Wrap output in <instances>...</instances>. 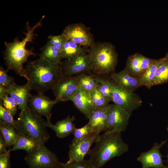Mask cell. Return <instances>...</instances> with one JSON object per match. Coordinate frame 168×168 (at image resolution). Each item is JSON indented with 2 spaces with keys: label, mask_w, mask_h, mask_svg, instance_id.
I'll list each match as a JSON object with an SVG mask.
<instances>
[{
  "label": "cell",
  "mask_w": 168,
  "mask_h": 168,
  "mask_svg": "<svg viewBox=\"0 0 168 168\" xmlns=\"http://www.w3.org/2000/svg\"><path fill=\"white\" fill-rule=\"evenodd\" d=\"M94 147L90 151L89 161L94 168H100L112 158L127 152L128 145L121 133L106 131L98 136Z\"/></svg>",
  "instance_id": "3957f363"
},
{
  "label": "cell",
  "mask_w": 168,
  "mask_h": 168,
  "mask_svg": "<svg viewBox=\"0 0 168 168\" xmlns=\"http://www.w3.org/2000/svg\"></svg>",
  "instance_id": "b9f144b4"
},
{
  "label": "cell",
  "mask_w": 168,
  "mask_h": 168,
  "mask_svg": "<svg viewBox=\"0 0 168 168\" xmlns=\"http://www.w3.org/2000/svg\"><path fill=\"white\" fill-rule=\"evenodd\" d=\"M108 107L95 109L88 118V123L91 126L94 132L100 133L106 131Z\"/></svg>",
  "instance_id": "d6986e66"
},
{
  "label": "cell",
  "mask_w": 168,
  "mask_h": 168,
  "mask_svg": "<svg viewBox=\"0 0 168 168\" xmlns=\"http://www.w3.org/2000/svg\"><path fill=\"white\" fill-rule=\"evenodd\" d=\"M0 122H2L12 125L18 130V123L13 117L3 106L0 101Z\"/></svg>",
  "instance_id": "4dcf8cb0"
},
{
  "label": "cell",
  "mask_w": 168,
  "mask_h": 168,
  "mask_svg": "<svg viewBox=\"0 0 168 168\" xmlns=\"http://www.w3.org/2000/svg\"><path fill=\"white\" fill-rule=\"evenodd\" d=\"M40 50L39 57L44 58L53 63H61L62 58L60 51L48 41L41 48Z\"/></svg>",
  "instance_id": "603a6c76"
},
{
  "label": "cell",
  "mask_w": 168,
  "mask_h": 168,
  "mask_svg": "<svg viewBox=\"0 0 168 168\" xmlns=\"http://www.w3.org/2000/svg\"><path fill=\"white\" fill-rule=\"evenodd\" d=\"M3 106L13 117L15 115L18 106L14 100L8 94L0 98Z\"/></svg>",
  "instance_id": "f546056e"
},
{
  "label": "cell",
  "mask_w": 168,
  "mask_h": 168,
  "mask_svg": "<svg viewBox=\"0 0 168 168\" xmlns=\"http://www.w3.org/2000/svg\"><path fill=\"white\" fill-rule=\"evenodd\" d=\"M111 101L126 110L131 115L133 111L141 105V98L133 92H128L117 85L114 82Z\"/></svg>",
  "instance_id": "ba28073f"
},
{
  "label": "cell",
  "mask_w": 168,
  "mask_h": 168,
  "mask_svg": "<svg viewBox=\"0 0 168 168\" xmlns=\"http://www.w3.org/2000/svg\"><path fill=\"white\" fill-rule=\"evenodd\" d=\"M31 90L27 82L26 84L20 85L13 82L8 89V95L15 101L18 106V109L23 110L28 107V102L32 95L30 93Z\"/></svg>",
  "instance_id": "9a60e30c"
},
{
  "label": "cell",
  "mask_w": 168,
  "mask_h": 168,
  "mask_svg": "<svg viewBox=\"0 0 168 168\" xmlns=\"http://www.w3.org/2000/svg\"><path fill=\"white\" fill-rule=\"evenodd\" d=\"M57 103L55 100H51L44 93H38L31 96L28 105L29 107L38 115L41 117L44 116L47 120L50 121L52 108Z\"/></svg>",
  "instance_id": "4fadbf2b"
},
{
  "label": "cell",
  "mask_w": 168,
  "mask_h": 168,
  "mask_svg": "<svg viewBox=\"0 0 168 168\" xmlns=\"http://www.w3.org/2000/svg\"><path fill=\"white\" fill-rule=\"evenodd\" d=\"M7 71L5 70L2 66L0 67V85L7 89L14 82V78L9 75Z\"/></svg>",
  "instance_id": "d6a6232c"
},
{
  "label": "cell",
  "mask_w": 168,
  "mask_h": 168,
  "mask_svg": "<svg viewBox=\"0 0 168 168\" xmlns=\"http://www.w3.org/2000/svg\"><path fill=\"white\" fill-rule=\"evenodd\" d=\"M167 140L159 144L155 143L150 149L141 153L137 160L141 163L142 168H168L164 165L160 152L161 148Z\"/></svg>",
  "instance_id": "5bb4252c"
},
{
  "label": "cell",
  "mask_w": 168,
  "mask_h": 168,
  "mask_svg": "<svg viewBox=\"0 0 168 168\" xmlns=\"http://www.w3.org/2000/svg\"><path fill=\"white\" fill-rule=\"evenodd\" d=\"M24 159L30 168H64L56 154L44 146L40 144L36 149L27 153Z\"/></svg>",
  "instance_id": "8992f818"
},
{
  "label": "cell",
  "mask_w": 168,
  "mask_h": 168,
  "mask_svg": "<svg viewBox=\"0 0 168 168\" xmlns=\"http://www.w3.org/2000/svg\"><path fill=\"white\" fill-rule=\"evenodd\" d=\"M166 57L168 58V53H167V55Z\"/></svg>",
  "instance_id": "ab89813d"
},
{
  "label": "cell",
  "mask_w": 168,
  "mask_h": 168,
  "mask_svg": "<svg viewBox=\"0 0 168 168\" xmlns=\"http://www.w3.org/2000/svg\"><path fill=\"white\" fill-rule=\"evenodd\" d=\"M100 133L94 132L83 138L71 142L69 147V159L67 163H70L84 159L85 156L88 154L91 146L95 142Z\"/></svg>",
  "instance_id": "30bf717a"
},
{
  "label": "cell",
  "mask_w": 168,
  "mask_h": 168,
  "mask_svg": "<svg viewBox=\"0 0 168 168\" xmlns=\"http://www.w3.org/2000/svg\"><path fill=\"white\" fill-rule=\"evenodd\" d=\"M131 115L126 110L115 104H109L107 110L105 131L124 132L128 126Z\"/></svg>",
  "instance_id": "9c48e42d"
},
{
  "label": "cell",
  "mask_w": 168,
  "mask_h": 168,
  "mask_svg": "<svg viewBox=\"0 0 168 168\" xmlns=\"http://www.w3.org/2000/svg\"><path fill=\"white\" fill-rule=\"evenodd\" d=\"M161 59L155 60L144 73L138 78L141 86H144L150 88L153 86L156 69Z\"/></svg>",
  "instance_id": "d4e9b609"
},
{
  "label": "cell",
  "mask_w": 168,
  "mask_h": 168,
  "mask_svg": "<svg viewBox=\"0 0 168 168\" xmlns=\"http://www.w3.org/2000/svg\"><path fill=\"white\" fill-rule=\"evenodd\" d=\"M40 144L32 138L20 133L11 151L23 150L28 153L36 149Z\"/></svg>",
  "instance_id": "44dd1931"
},
{
  "label": "cell",
  "mask_w": 168,
  "mask_h": 168,
  "mask_svg": "<svg viewBox=\"0 0 168 168\" xmlns=\"http://www.w3.org/2000/svg\"><path fill=\"white\" fill-rule=\"evenodd\" d=\"M65 36L62 34L58 35H50L48 36V41L51 44L57 48L60 53Z\"/></svg>",
  "instance_id": "836d02e7"
},
{
  "label": "cell",
  "mask_w": 168,
  "mask_h": 168,
  "mask_svg": "<svg viewBox=\"0 0 168 168\" xmlns=\"http://www.w3.org/2000/svg\"><path fill=\"white\" fill-rule=\"evenodd\" d=\"M78 89V81L76 76L63 77L52 90L58 103L70 100Z\"/></svg>",
  "instance_id": "7c38bea8"
},
{
  "label": "cell",
  "mask_w": 168,
  "mask_h": 168,
  "mask_svg": "<svg viewBox=\"0 0 168 168\" xmlns=\"http://www.w3.org/2000/svg\"><path fill=\"white\" fill-rule=\"evenodd\" d=\"M61 66L63 77L76 76L91 72V61L88 52L65 59L62 62Z\"/></svg>",
  "instance_id": "52a82bcc"
},
{
  "label": "cell",
  "mask_w": 168,
  "mask_h": 168,
  "mask_svg": "<svg viewBox=\"0 0 168 168\" xmlns=\"http://www.w3.org/2000/svg\"><path fill=\"white\" fill-rule=\"evenodd\" d=\"M111 77L115 83L128 92H133L141 86L138 78L131 75L126 69L118 72L111 73Z\"/></svg>",
  "instance_id": "2e32d148"
},
{
  "label": "cell",
  "mask_w": 168,
  "mask_h": 168,
  "mask_svg": "<svg viewBox=\"0 0 168 168\" xmlns=\"http://www.w3.org/2000/svg\"><path fill=\"white\" fill-rule=\"evenodd\" d=\"M99 82L97 89L105 98L111 101V94L114 82L98 77Z\"/></svg>",
  "instance_id": "83f0119b"
},
{
  "label": "cell",
  "mask_w": 168,
  "mask_h": 168,
  "mask_svg": "<svg viewBox=\"0 0 168 168\" xmlns=\"http://www.w3.org/2000/svg\"><path fill=\"white\" fill-rule=\"evenodd\" d=\"M64 168H94L90 164L88 160L83 159L79 161L65 163Z\"/></svg>",
  "instance_id": "e575fe53"
},
{
  "label": "cell",
  "mask_w": 168,
  "mask_h": 168,
  "mask_svg": "<svg viewBox=\"0 0 168 168\" xmlns=\"http://www.w3.org/2000/svg\"><path fill=\"white\" fill-rule=\"evenodd\" d=\"M0 130L7 147L13 146L20 133L17 129L12 125L0 122Z\"/></svg>",
  "instance_id": "cb8c5ba5"
},
{
  "label": "cell",
  "mask_w": 168,
  "mask_h": 168,
  "mask_svg": "<svg viewBox=\"0 0 168 168\" xmlns=\"http://www.w3.org/2000/svg\"><path fill=\"white\" fill-rule=\"evenodd\" d=\"M75 120L74 116L70 117L69 115L61 120L57 121L55 124L50 121L46 120V125L54 131L56 136L60 138H63L68 135L76 128L73 122Z\"/></svg>",
  "instance_id": "ac0fdd59"
},
{
  "label": "cell",
  "mask_w": 168,
  "mask_h": 168,
  "mask_svg": "<svg viewBox=\"0 0 168 168\" xmlns=\"http://www.w3.org/2000/svg\"><path fill=\"white\" fill-rule=\"evenodd\" d=\"M140 55L132 56L128 62L127 67L125 68L132 76L139 78L142 74L140 67Z\"/></svg>",
  "instance_id": "4316f807"
},
{
  "label": "cell",
  "mask_w": 168,
  "mask_h": 168,
  "mask_svg": "<svg viewBox=\"0 0 168 168\" xmlns=\"http://www.w3.org/2000/svg\"><path fill=\"white\" fill-rule=\"evenodd\" d=\"M87 49L65 37L61 52L62 58L67 59L75 57L88 52L89 49Z\"/></svg>",
  "instance_id": "ffe728a7"
},
{
  "label": "cell",
  "mask_w": 168,
  "mask_h": 168,
  "mask_svg": "<svg viewBox=\"0 0 168 168\" xmlns=\"http://www.w3.org/2000/svg\"><path fill=\"white\" fill-rule=\"evenodd\" d=\"M62 34L66 38L85 47L90 48L95 43L89 29L82 23L68 25Z\"/></svg>",
  "instance_id": "8fae6325"
},
{
  "label": "cell",
  "mask_w": 168,
  "mask_h": 168,
  "mask_svg": "<svg viewBox=\"0 0 168 168\" xmlns=\"http://www.w3.org/2000/svg\"><path fill=\"white\" fill-rule=\"evenodd\" d=\"M167 131L168 132V127L167 128Z\"/></svg>",
  "instance_id": "60d3db41"
},
{
  "label": "cell",
  "mask_w": 168,
  "mask_h": 168,
  "mask_svg": "<svg viewBox=\"0 0 168 168\" xmlns=\"http://www.w3.org/2000/svg\"><path fill=\"white\" fill-rule=\"evenodd\" d=\"M27 83L31 90L44 93L53 89L63 77L61 64L40 58L28 63L25 68Z\"/></svg>",
  "instance_id": "6da1fadb"
},
{
  "label": "cell",
  "mask_w": 168,
  "mask_h": 168,
  "mask_svg": "<svg viewBox=\"0 0 168 168\" xmlns=\"http://www.w3.org/2000/svg\"><path fill=\"white\" fill-rule=\"evenodd\" d=\"M44 17V16H43L40 21L32 27H30L28 22H27L26 26L27 31L24 33L25 36L22 41L16 38L12 42H5L3 59L7 71L13 70L16 74L27 80L23 64L27 62L30 56H35L36 54L33 52V49H27L26 46L28 42H33V40L35 36H37L35 33V30L36 28L41 26Z\"/></svg>",
  "instance_id": "7a4b0ae2"
},
{
  "label": "cell",
  "mask_w": 168,
  "mask_h": 168,
  "mask_svg": "<svg viewBox=\"0 0 168 168\" xmlns=\"http://www.w3.org/2000/svg\"><path fill=\"white\" fill-rule=\"evenodd\" d=\"M7 147L5 139L0 133V155L6 152Z\"/></svg>",
  "instance_id": "74e56055"
},
{
  "label": "cell",
  "mask_w": 168,
  "mask_h": 168,
  "mask_svg": "<svg viewBox=\"0 0 168 168\" xmlns=\"http://www.w3.org/2000/svg\"><path fill=\"white\" fill-rule=\"evenodd\" d=\"M76 107L87 118H89L95 109L93 106L90 94L80 89L70 100Z\"/></svg>",
  "instance_id": "e0dca14e"
},
{
  "label": "cell",
  "mask_w": 168,
  "mask_h": 168,
  "mask_svg": "<svg viewBox=\"0 0 168 168\" xmlns=\"http://www.w3.org/2000/svg\"><path fill=\"white\" fill-rule=\"evenodd\" d=\"M140 67L142 74L154 60L151 59L141 55L140 56Z\"/></svg>",
  "instance_id": "8d00e7d4"
},
{
  "label": "cell",
  "mask_w": 168,
  "mask_h": 168,
  "mask_svg": "<svg viewBox=\"0 0 168 168\" xmlns=\"http://www.w3.org/2000/svg\"><path fill=\"white\" fill-rule=\"evenodd\" d=\"M91 100L95 109L108 107L110 101L104 97L96 89L90 93Z\"/></svg>",
  "instance_id": "f1b7e54d"
},
{
  "label": "cell",
  "mask_w": 168,
  "mask_h": 168,
  "mask_svg": "<svg viewBox=\"0 0 168 168\" xmlns=\"http://www.w3.org/2000/svg\"><path fill=\"white\" fill-rule=\"evenodd\" d=\"M94 132L91 126L88 123L82 127L78 128H76L75 129L72 133L74 135V138L72 142L75 141L83 138Z\"/></svg>",
  "instance_id": "1f68e13d"
},
{
  "label": "cell",
  "mask_w": 168,
  "mask_h": 168,
  "mask_svg": "<svg viewBox=\"0 0 168 168\" xmlns=\"http://www.w3.org/2000/svg\"><path fill=\"white\" fill-rule=\"evenodd\" d=\"M7 90L8 89L5 87L0 85V98L8 94Z\"/></svg>",
  "instance_id": "f35d334b"
},
{
  "label": "cell",
  "mask_w": 168,
  "mask_h": 168,
  "mask_svg": "<svg viewBox=\"0 0 168 168\" xmlns=\"http://www.w3.org/2000/svg\"><path fill=\"white\" fill-rule=\"evenodd\" d=\"M78 81V88L90 94L96 89L99 82L98 77L86 74L77 76Z\"/></svg>",
  "instance_id": "7402d4cb"
},
{
  "label": "cell",
  "mask_w": 168,
  "mask_h": 168,
  "mask_svg": "<svg viewBox=\"0 0 168 168\" xmlns=\"http://www.w3.org/2000/svg\"><path fill=\"white\" fill-rule=\"evenodd\" d=\"M18 130L40 144H44L50 136L47 129L46 121L29 106L21 111L17 120Z\"/></svg>",
  "instance_id": "5b68a950"
},
{
  "label": "cell",
  "mask_w": 168,
  "mask_h": 168,
  "mask_svg": "<svg viewBox=\"0 0 168 168\" xmlns=\"http://www.w3.org/2000/svg\"><path fill=\"white\" fill-rule=\"evenodd\" d=\"M88 53L91 64V72L98 75L114 72L117 56L114 47L108 42L95 43Z\"/></svg>",
  "instance_id": "277c9868"
},
{
  "label": "cell",
  "mask_w": 168,
  "mask_h": 168,
  "mask_svg": "<svg viewBox=\"0 0 168 168\" xmlns=\"http://www.w3.org/2000/svg\"><path fill=\"white\" fill-rule=\"evenodd\" d=\"M168 82V58L161 59L156 70L153 86L162 84Z\"/></svg>",
  "instance_id": "484cf974"
},
{
  "label": "cell",
  "mask_w": 168,
  "mask_h": 168,
  "mask_svg": "<svg viewBox=\"0 0 168 168\" xmlns=\"http://www.w3.org/2000/svg\"><path fill=\"white\" fill-rule=\"evenodd\" d=\"M11 149L5 153L0 155V168H10Z\"/></svg>",
  "instance_id": "d590c367"
}]
</instances>
